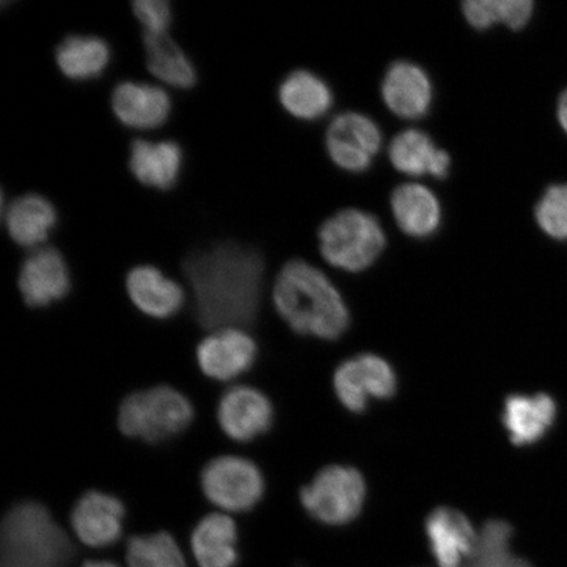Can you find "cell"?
<instances>
[{
  "label": "cell",
  "instance_id": "1",
  "mask_svg": "<svg viewBox=\"0 0 567 567\" xmlns=\"http://www.w3.org/2000/svg\"><path fill=\"white\" fill-rule=\"evenodd\" d=\"M183 272L203 329H243L258 318L265 260L257 248L223 240L189 252Z\"/></svg>",
  "mask_w": 567,
  "mask_h": 567
},
{
  "label": "cell",
  "instance_id": "2",
  "mask_svg": "<svg viewBox=\"0 0 567 567\" xmlns=\"http://www.w3.org/2000/svg\"><path fill=\"white\" fill-rule=\"evenodd\" d=\"M274 302L282 321L302 337L337 340L351 324L349 307L321 269L301 259L280 269Z\"/></svg>",
  "mask_w": 567,
  "mask_h": 567
},
{
  "label": "cell",
  "instance_id": "3",
  "mask_svg": "<svg viewBox=\"0 0 567 567\" xmlns=\"http://www.w3.org/2000/svg\"><path fill=\"white\" fill-rule=\"evenodd\" d=\"M75 547L49 509L38 502L10 508L0 529V567H71Z\"/></svg>",
  "mask_w": 567,
  "mask_h": 567
},
{
  "label": "cell",
  "instance_id": "4",
  "mask_svg": "<svg viewBox=\"0 0 567 567\" xmlns=\"http://www.w3.org/2000/svg\"><path fill=\"white\" fill-rule=\"evenodd\" d=\"M193 403L179 390L155 386L127 395L118 410L123 434L151 444L169 441L189 427Z\"/></svg>",
  "mask_w": 567,
  "mask_h": 567
},
{
  "label": "cell",
  "instance_id": "5",
  "mask_svg": "<svg viewBox=\"0 0 567 567\" xmlns=\"http://www.w3.org/2000/svg\"><path fill=\"white\" fill-rule=\"evenodd\" d=\"M318 238L323 259L347 272L365 271L386 246L379 219L360 209L340 210L326 219Z\"/></svg>",
  "mask_w": 567,
  "mask_h": 567
},
{
  "label": "cell",
  "instance_id": "6",
  "mask_svg": "<svg viewBox=\"0 0 567 567\" xmlns=\"http://www.w3.org/2000/svg\"><path fill=\"white\" fill-rule=\"evenodd\" d=\"M367 482L357 467L329 465L300 492L305 512L326 526H346L363 512Z\"/></svg>",
  "mask_w": 567,
  "mask_h": 567
},
{
  "label": "cell",
  "instance_id": "7",
  "mask_svg": "<svg viewBox=\"0 0 567 567\" xmlns=\"http://www.w3.org/2000/svg\"><path fill=\"white\" fill-rule=\"evenodd\" d=\"M202 491L212 505L228 513H248L266 491L264 473L251 460L219 456L203 467Z\"/></svg>",
  "mask_w": 567,
  "mask_h": 567
},
{
  "label": "cell",
  "instance_id": "8",
  "mask_svg": "<svg viewBox=\"0 0 567 567\" xmlns=\"http://www.w3.org/2000/svg\"><path fill=\"white\" fill-rule=\"evenodd\" d=\"M332 384L342 406L352 414H361L372 400L393 399L399 390V375L386 359L365 352L340 364Z\"/></svg>",
  "mask_w": 567,
  "mask_h": 567
},
{
  "label": "cell",
  "instance_id": "9",
  "mask_svg": "<svg viewBox=\"0 0 567 567\" xmlns=\"http://www.w3.org/2000/svg\"><path fill=\"white\" fill-rule=\"evenodd\" d=\"M382 134L370 116L344 112L332 120L326 133V147L332 162L350 173L370 168L380 152Z\"/></svg>",
  "mask_w": 567,
  "mask_h": 567
},
{
  "label": "cell",
  "instance_id": "10",
  "mask_svg": "<svg viewBox=\"0 0 567 567\" xmlns=\"http://www.w3.org/2000/svg\"><path fill=\"white\" fill-rule=\"evenodd\" d=\"M217 421L234 442L248 443L271 430L275 421L272 402L251 386H234L218 402Z\"/></svg>",
  "mask_w": 567,
  "mask_h": 567
},
{
  "label": "cell",
  "instance_id": "11",
  "mask_svg": "<svg viewBox=\"0 0 567 567\" xmlns=\"http://www.w3.org/2000/svg\"><path fill=\"white\" fill-rule=\"evenodd\" d=\"M257 358V342L244 329L237 328L212 331L196 350L202 372L216 381L239 378L251 370Z\"/></svg>",
  "mask_w": 567,
  "mask_h": 567
},
{
  "label": "cell",
  "instance_id": "12",
  "mask_svg": "<svg viewBox=\"0 0 567 567\" xmlns=\"http://www.w3.org/2000/svg\"><path fill=\"white\" fill-rule=\"evenodd\" d=\"M126 509L111 494L92 491L83 494L70 515V524L82 544L90 548H109L123 536Z\"/></svg>",
  "mask_w": 567,
  "mask_h": 567
},
{
  "label": "cell",
  "instance_id": "13",
  "mask_svg": "<svg viewBox=\"0 0 567 567\" xmlns=\"http://www.w3.org/2000/svg\"><path fill=\"white\" fill-rule=\"evenodd\" d=\"M18 286L31 308H47L70 292V271L63 255L54 247H41L21 265Z\"/></svg>",
  "mask_w": 567,
  "mask_h": 567
},
{
  "label": "cell",
  "instance_id": "14",
  "mask_svg": "<svg viewBox=\"0 0 567 567\" xmlns=\"http://www.w3.org/2000/svg\"><path fill=\"white\" fill-rule=\"evenodd\" d=\"M424 529L439 567H463L477 550L480 534L467 516L456 508L432 509Z\"/></svg>",
  "mask_w": 567,
  "mask_h": 567
},
{
  "label": "cell",
  "instance_id": "15",
  "mask_svg": "<svg viewBox=\"0 0 567 567\" xmlns=\"http://www.w3.org/2000/svg\"><path fill=\"white\" fill-rule=\"evenodd\" d=\"M557 414V402L548 393H514L503 403L502 423L514 445L528 446L543 441Z\"/></svg>",
  "mask_w": 567,
  "mask_h": 567
},
{
  "label": "cell",
  "instance_id": "16",
  "mask_svg": "<svg viewBox=\"0 0 567 567\" xmlns=\"http://www.w3.org/2000/svg\"><path fill=\"white\" fill-rule=\"evenodd\" d=\"M381 94L394 115L409 120L427 115L434 96L427 73L408 61L395 62L388 69Z\"/></svg>",
  "mask_w": 567,
  "mask_h": 567
},
{
  "label": "cell",
  "instance_id": "17",
  "mask_svg": "<svg viewBox=\"0 0 567 567\" xmlns=\"http://www.w3.org/2000/svg\"><path fill=\"white\" fill-rule=\"evenodd\" d=\"M112 110L124 125L152 130L166 123L172 111L167 92L145 82H122L112 92Z\"/></svg>",
  "mask_w": 567,
  "mask_h": 567
},
{
  "label": "cell",
  "instance_id": "18",
  "mask_svg": "<svg viewBox=\"0 0 567 567\" xmlns=\"http://www.w3.org/2000/svg\"><path fill=\"white\" fill-rule=\"evenodd\" d=\"M126 290L134 307L152 318H172L186 302V293L179 284L153 266L134 267L126 276Z\"/></svg>",
  "mask_w": 567,
  "mask_h": 567
},
{
  "label": "cell",
  "instance_id": "19",
  "mask_svg": "<svg viewBox=\"0 0 567 567\" xmlns=\"http://www.w3.org/2000/svg\"><path fill=\"white\" fill-rule=\"evenodd\" d=\"M389 158L396 172L409 176L432 175L444 179L451 168L450 154L420 130L396 134L389 147Z\"/></svg>",
  "mask_w": 567,
  "mask_h": 567
},
{
  "label": "cell",
  "instance_id": "20",
  "mask_svg": "<svg viewBox=\"0 0 567 567\" xmlns=\"http://www.w3.org/2000/svg\"><path fill=\"white\" fill-rule=\"evenodd\" d=\"M183 151L175 141H133L131 145V172L145 186L169 189L179 179Z\"/></svg>",
  "mask_w": 567,
  "mask_h": 567
},
{
  "label": "cell",
  "instance_id": "21",
  "mask_svg": "<svg viewBox=\"0 0 567 567\" xmlns=\"http://www.w3.org/2000/svg\"><path fill=\"white\" fill-rule=\"evenodd\" d=\"M238 528L225 514H209L197 523L190 536L198 567H236L239 561Z\"/></svg>",
  "mask_w": 567,
  "mask_h": 567
},
{
  "label": "cell",
  "instance_id": "22",
  "mask_svg": "<svg viewBox=\"0 0 567 567\" xmlns=\"http://www.w3.org/2000/svg\"><path fill=\"white\" fill-rule=\"evenodd\" d=\"M390 205L396 225L410 237L427 238L441 226V203L431 189L420 183H405L396 187Z\"/></svg>",
  "mask_w": 567,
  "mask_h": 567
},
{
  "label": "cell",
  "instance_id": "23",
  "mask_svg": "<svg viewBox=\"0 0 567 567\" xmlns=\"http://www.w3.org/2000/svg\"><path fill=\"white\" fill-rule=\"evenodd\" d=\"M7 231L23 247L44 243L56 224V210L47 197L27 194L18 197L4 213Z\"/></svg>",
  "mask_w": 567,
  "mask_h": 567
},
{
  "label": "cell",
  "instance_id": "24",
  "mask_svg": "<svg viewBox=\"0 0 567 567\" xmlns=\"http://www.w3.org/2000/svg\"><path fill=\"white\" fill-rule=\"evenodd\" d=\"M280 103L290 115L317 120L331 109L334 97L328 83L308 70H296L279 87Z\"/></svg>",
  "mask_w": 567,
  "mask_h": 567
},
{
  "label": "cell",
  "instance_id": "25",
  "mask_svg": "<svg viewBox=\"0 0 567 567\" xmlns=\"http://www.w3.org/2000/svg\"><path fill=\"white\" fill-rule=\"evenodd\" d=\"M110 60L109 42L96 35L71 34L55 51L56 65L70 80L75 81L101 75Z\"/></svg>",
  "mask_w": 567,
  "mask_h": 567
},
{
  "label": "cell",
  "instance_id": "26",
  "mask_svg": "<svg viewBox=\"0 0 567 567\" xmlns=\"http://www.w3.org/2000/svg\"><path fill=\"white\" fill-rule=\"evenodd\" d=\"M146 65L161 81L174 87L189 89L197 81L193 61L166 33L144 32Z\"/></svg>",
  "mask_w": 567,
  "mask_h": 567
},
{
  "label": "cell",
  "instance_id": "27",
  "mask_svg": "<svg viewBox=\"0 0 567 567\" xmlns=\"http://www.w3.org/2000/svg\"><path fill=\"white\" fill-rule=\"evenodd\" d=\"M534 10L532 0H467L463 4L467 23L477 30H487L495 24L522 30L534 16Z\"/></svg>",
  "mask_w": 567,
  "mask_h": 567
},
{
  "label": "cell",
  "instance_id": "28",
  "mask_svg": "<svg viewBox=\"0 0 567 567\" xmlns=\"http://www.w3.org/2000/svg\"><path fill=\"white\" fill-rule=\"evenodd\" d=\"M513 534L512 524L505 520L487 522L480 532L476 553L463 567H532L509 549Z\"/></svg>",
  "mask_w": 567,
  "mask_h": 567
},
{
  "label": "cell",
  "instance_id": "29",
  "mask_svg": "<svg viewBox=\"0 0 567 567\" xmlns=\"http://www.w3.org/2000/svg\"><path fill=\"white\" fill-rule=\"evenodd\" d=\"M125 556L127 567H187L179 544L168 532L133 536Z\"/></svg>",
  "mask_w": 567,
  "mask_h": 567
},
{
  "label": "cell",
  "instance_id": "30",
  "mask_svg": "<svg viewBox=\"0 0 567 567\" xmlns=\"http://www.w3.org/2000/svg\"><path fill=\"white\" fill-rule=\"evenodd\" d=\"M536 221L548 237L567 240V183L545 190L535 209Z\"/></svg>",
  "mask_w": 567,
  "mask_h": 567
},
{
  "label": "cell",
  "instance_id": "31",
  "mask_svg": "<svg viewBox=\"0 0 567 567\" xmlns=\"http://www.w3.org/2000/svg\"><path fill=\"white\" fill-rule=\"evenodd\" d=\"M133 11L145 27V32L166 33L172 23V7L166 0H136Z\"/></svg>",
  "mask_w": 567,
  "mask_h": 567
},
{
  "label": "cell",
  "instance_id": "32",
  "mask_svg": "<svg viewBox=\"0 0 567 567\" xmlns=\"http://www.w3.org/2000/svg\"><path fill=\"white\" fill-rule=\"evenodd\" d=\"M82 567H120L111 561H86Z\"/></svg>",
  "mask_w": 567,
  "mask_h": 567
}]
</instances>
